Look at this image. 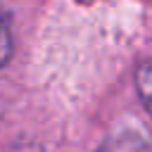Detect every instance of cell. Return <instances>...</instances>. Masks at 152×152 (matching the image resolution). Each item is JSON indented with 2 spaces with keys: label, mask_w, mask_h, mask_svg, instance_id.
<instances>
[{
  "label": "cell",
  "mask_w": 152,
  "mask_h": 152,
  "mask_svg": "<svg viewBox=\"0 0 152 152\" xmlns=\"http://www.w3.org/2000/svg\"><path fill=\"white\" fill-rule=\"evenodd\" d=\"M95 152H152V142L138 126H119L97 145Z\"/></svg>",
  "instance_id": "1"
},
{
  "label": "cell",
  "mask_w": 152,
  "mask_h": 152,
  "mask_svg": "<svg viewBox=\"0 0 152 152\" xmlns=\"http://www.w3.org/2000/svg\"><path fill=\"white\" fill-rule=\"evenodd\" d=\"M133 86H135V93H138L140 104L152 116V57L138 64V69L133 74Z\"/></svg>",
  "instance_id": "2"
},
{
  "label": "cell",
  "mask_w": 152,
  "mask_h": 152,
  "mask_svg": "<svg viewBox=\"0 0 152 152\" xmlns=\"http://www.w3.org/2000/svg\"><path fill=\"white\" fill-rule=\"evenodd\" d=\"M14 52V33H12V17L0 0V69L12 59Z\"/></svg>",
  "instance_id": "3"
},
{
  "label": "cell",
  "mask_w": 152,
  "mask_h": 152,
  "mask_svg": "<svg viewBox=\"0 0 152 152\" xmlns=\"http://www.w3.org/2000/svg\"><path fill=\"white\" fill-rule=\"evenodd\" d=\"M10 152H43V150H40V145H17Z\"/></svg>",
  "instance_id": "4"
}]
</instances>
